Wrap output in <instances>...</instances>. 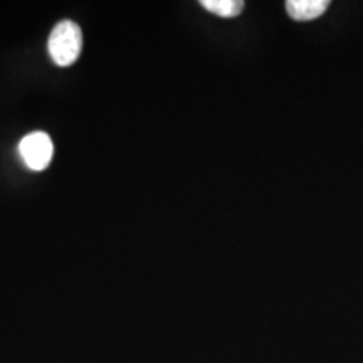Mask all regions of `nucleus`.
<instances>
[{
	"mask_svg": "<svg viewBox=\"0 0 363 363\" xmlns=\"http://www.w3.org/2000/svg\"><path fill=\"white\" fill-rule=\"evenodd\" d=\"M19 152L22 160L30 170L40 172L48 169L49 163L52 160L54 147L51 142V136L44 131H34L21 140Z\"/></svg>",
	"mask_w": 363,
	"mask_h": 363,
	"instance_id": "2",
	"label": "nucleus"
},
{
	"mask_svg": "<svg viewBox=\"0 0 363 363\" xmlns=\"http://www.w3.org/2000/svg\"><path fill=\"white\" fill-rule=\"evenodd\" d=\"M330 2L328 0H288L286 11L294 21L305 22L313 21L326 12Z\"/></svg>",
	"mask_w": 363,
	"mask_h": 363,
	"instance_id": "3",
	"label": "nucleus"
},
{
	"mask_svg": "<svg viewBox=\"0 0 363 363\" xmlns=\"http://www.w3.org/2000/svg\"><path fill=\"white\" fill-rule=\"evenodd\" d=\"M83 48L81 27L72 21L57 22L48 40L49 56L57 66L67 67L78 61Z\"/></svg>",
	"mask_w": 363,
	"mask_h": 363,
	"instance_id": "1",
	"label": "nucleus"
},
{
	"mask_svg": "<svg viewBox=\"0 0 363 363\" xmlns=\"http://www.w3.org/2000/svg\"><path fill=\"white\" fill-rule=\"evenodd\" d=\"M201 6L216 16L229 19V17H235L242 12L244 2L240 0H202Z\"/></svg>",
	"mask_w": 363,
	"mask_h": 363,
	"instance_id": "4",
	"label": "nucleus"
}]
</instances>
